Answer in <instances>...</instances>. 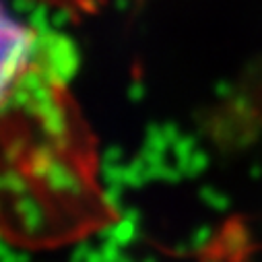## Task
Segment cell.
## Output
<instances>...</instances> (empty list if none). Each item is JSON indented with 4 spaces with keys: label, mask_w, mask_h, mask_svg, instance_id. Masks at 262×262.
Masks as SVG:
<instances>
[{
    "label": "cell",
    "mask_w": 262,
    "mask_h": 262,
    "mask_svg": "<svg viewBox=\"0 0 262 262\" xmlns=\"http://www.w3.org/2000/svg\"><path fill=\"white\" fill-rule=\"evenodd\" d=\"M77 67L69 37L0 0V231L15 242H67L107 215Z\"/></svg>",
    "instance_id": "obj_1"
},
{
    "label": "cell",
    "mask_w": 262,
    "mask_h": 262,
    "mask_svg": "<svg viewBox=\"0 0 262 262\" xmlns=\"http://www.w3.org/2000/svg\"><path fill=\"white\" fill-rule=\"evenodd\" d=\"M54 3H64V5H69V3H73V5H85L87 0H54Z\"/></svg>",
    "instance_id": "obj_2"
}]
</instances>
